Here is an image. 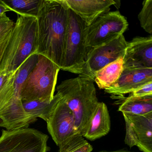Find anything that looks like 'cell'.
<instances>
[{"mask_svg": "<svg viewBox=\"0 0 152 152\" xmlns=\"http://www.w3.org/2000/svg\"><path fill=\"white\" fill-rule=\"evenodd\" d=\"M37 19V54L48 58L61 69L68 28V7L63 0H43Z\"/></svg>", "mask_w": 152, "mask_h": 152, "instance_id": "6da1fadb", "label": "cell"}, {"mask_svg": "<svg viewBox=\"0 0 152 152\" xmlns=\"http://www.w3.org/2000/svg\"><path fill=\"white\" fill-rule=\"evenodd\" d=\"M94 82L79 76L64 81L57 88L73 114L76 132L83 137L99 102Z\"/></svg>", "mask_w": 152, "mask_h": 152, "instance_id": "7a4b0ae2", "label": "cell"}, {"mask_svg": "<svg viewBox=\"0 0 152 152\" xmlns=\"http://www.w3.org/2000/svg\"><path fill=\"white\" fill-rule=\"evenodd\" d=\"M38 49L36 18L18 16L7 46L0 61V72L15 73Z\"/></svg>", "mask_w": 152, "mask_h": 152, "instance_id": "3957f363", "label": "cell"}, {"mask_svg": "<svg viewBox=\"0 0 152 152\" xmlns=\"http://www.w3.org/2000/svg\"><path fill=\"white\" fill-rule=\"evenodd\" d=\"M60 69L50 59L38 55V60L20 91L22 102H50L54 93Z\"/></svg>", "mask_w": 152, "mask_h": 152, "instance_id": "277c9868", "label": "cell"}, {"mask_svg": "<svg viewBox=\"0 0 152 152\" xmlns=\"http://www.w3.org/2000/svg\"><path fill=\"white\" fill-rule=\"evenodd\" d=\"M85 23L68 9V23L61 70L78 74L83 72L89 50L85 44Z\"/></svg>", "mask_w": 152, "mask_h": 152, "instance_id": "5b68a950", "label": "cell"}, {"mask_svg": "<svg viewBox=\"0 0 152 152\" xmlns=\"http://www.w3.org/2000/svg\"><path fill=\"white\" fill-rule=\"evenodd\" d=\"M126 18L118 11L106 12L99 16L85 29L88 49L107 44L123 35L128 29Z\"/></svg>", "mask_w": 152, "mask_h": 152, "instance_id": "8992f818", "label": "cell"}, {"mask_svg": "<svg viewBox=\"0 0 152 152\" xmlns=\"http://www.w3.org/2000/svg\"><path fill=\"white\" fill-rule=\"evenodd\" d=\"M49 137L32 128L2 130L0 137V152H48Z\"/></svg>", "mask_w": 152, "mask_h": 152, "instance_id": "52a82bcc", "label": "cell"}, {"mask_svg": "<svg viewBox=\"0 0 152 152\" xmlns=\"http://www.w3.org/2000/svg\"><path fill=\"white\" fill-rule=\"evenodd\" d=\"M127 44L123 34L107 44L90 49L83 72L80 76L94 81L97 72L120 58L123 57Z\"/></svg>", "mask_w": 152, "mask_h": 152, "instance_id": "ba28073f", "label": "cell"}, {"mask_svg": "<svg viewBox=\"0 0 152 152\" xmlns=\"http://www.w3.org/2000/svg\"><path fill=\"white\" fill-rule=\"evenodd\" d=\"M47 123L48 132L59 150L63 149L78 134L75 130L73 114L62 97Z\"/></svg>", "mask_w": 152, "mask_h": 152, "instance_id": "9c48e42d", "label": "cell"}, {"mask_svg": "<svg viewBox=\"0 0 152 152\" xmlns=\"http://www.w3.org/2000/svg\"><path fill=\"white\" fill-rule=\"evenodd\" d=\"M123 115L126 128L125 144L130 148L136 146L143 152H152V112L144 115Z\"/></svg>", "mask_w": 152, "mask_h": 152, "instance_id": "30bf717a", "label": "cell"}, {"mask_svg": "<svg viewBox=\"0 0 152 152\" xmlns=\"http://www.w3.org/2000/svg\"><path fill=\"white\" fill-rule=\"evenodd\" d=\"M124 68H152V36L136 37L128 42L123 57Z\"/></svg>", "mask_w": 152, "mask_h": 152, "instance_id": "8fae6325", "label": "cell"}, {"mask_svg": "<svg viewBox=\"0 0 152 152\" xmlns=\"http://www.w3.org/2000/svg\"><path fill=\"white\" fill-rule=\"evenodd\" d=\"M150 82H152V68H123L119 79L104 91L121 98Z\"/></svg>", "mask_w": 152, "mask_h": 152, "instance_id": "7c38bea8", "label": "cell"}, {"mask_svg": "<svg viewBox=\"0 0 152 152\" xmlns=\"http://www.w3.org/2000/svg\"><path fill=\"white\" fill-rule=\"evenodd\" d=\"M68 9L76 14L85 23L90 25L99 16L108 12L115 5L113 0H63Z\"/></svg>", "mask_w": 152, "mask_h": 152, "instance_id": "4fadbf2b", "label": "cell"}, {"mask_svg": "<svg viewBox=\"0 0 152 152\" xmlns=\"http://www.w3.org/2000/svg\"><path fill=\"white\" fill-rule=\"evenodd\" d=\"M111 129V121L107 106L104 102H99L83 137L93 141L108 134Z\"/></svg>", "mask_w": 152, "mask_h": 152, "instance_id": "5bb4252c", "label": "cell"}, {"mask_svg": "<svg viewBox=\"0 0 152 152\" xmlns=\"http://www.w3.org/2000/svg\"><path fill=\"white\" fill-rule=\"evenodd\" d=\"M123 57L106 66L96 73L94 82L100 89H105L111 87L119 79L123 70Z\"/></svg>", "mask_w": 152, "mask_h": 152, "instance_id": "9a60e30c", "label": "cell"}, {"mask_svg": "<svg viewBox=\"0 0 152 152\" xmlns=\"http://www.w3.org/2000/svg\"><path fill=\"white\" fill-rule=\"evenodd\" d=\"M61 95L57 92L50 102L31 101L22 102L25 111L31 116L37 120L38 117L42 118L47 122L60 99Z\"/></svg>", "mask_w": 152, "mask_h": 152, "instance_id": "2e32d148", "label": "cell"}, {"mask_svg": "<svg viewBox=\"0 0 152 152\" xmlns=\"http://www.w3.org/2000/svg\"><path fill=\"white\" fill-rule=\"evenodd\" d=\"M118 111L122 113L144 115L152 112V96L134 97L129 96L124 99Z\"/></svg>", "mask_w": 152, "mask_h": 152, "instance_id": "e0dca14e", "label": "cell"}, {"mask_svg": "<svg viewBox=\"0 0 152 152\" xmlns=\"http://www.w3.org/2000/svg\"><path fill=\"white\" fill-rule=\"evenodd\" d=\"M10 11L19 15L37 18L43 0H8L2 1Z\"/></svg>", "mask_w": 152, "mask_h": 152, "instance_id": "ac0fdd59", "label": "cell"}, {"mask_svg": "<svg viewBox=\"0 0 152 152\" xmlns=\"http://www.w3.org/2000/svg\"><path fill=\"white\" fill-rule=\"evenodd\" d=\"M15 73L0 72V113L10 103L15 95Z\"/></svg>", "mask_w": 152, "mask_h": 152, "instance_id": "d6986e66", "label": "cell"}, {"mask_svg": "<svg viewBox=\"0 0 152 152\" xmlns=\"http://www.w3.org/2000/svg\"><path fill=\"white\" fill-rule=\"evenodd\" d=\"M37 60L38 54L32 55L16 72L15 77V95L16 96L20 97L19 93L21 87L36 65Z\"/></svg>", "mask_w": 152, "mask_h": 152, "instance_id": "ffe728a7", "label": "cell"}, {"mask_svg": "<svg viewBox=\"0 0 152 152\" xmlns=\"http://www.w3.org/2000/svg\"><path fill=\"white\" fill-rule=\"evenodd\" d=\"M92 145L80 134H76L71 141L61 150L58 152H91Z\"/></svg>", "mask_w": 152, "mask_h": 152, "instance_id": "44dd1931", "label": "cell"}, {"mask_svg": "<svg viewBox=\"0 0 152 152\" xmlns=\"http://www.w3.org/2000/svg\"><path fill=\"white\" fill-rule=\"evenodd\" d=\"M140 26L146 32L152 34V0H145L138 15Z\"/></svg>", "mask_w": 152, "mask_h": 152, "instance_id": "7402d4cb", "label": "cell"}, {"mask_svg": "<svg viewBox=\"0 0 152 152\" xmlns=\"http://www.w3.org/2000/svg\"><path fill=\"white\" fill-rule=\"evenodd\" d=\"M15 24L6 14L0 16V38L10 32L13 30Z\"/></svg>", "mask_w": 152, "mask_h": 152, "instance_id": "603a6c76", "label": "cell"}, {"mask_svg": "<svg viewBox=\"0 0 152 152\" xmlns=\"http://www.w3.org/2000/svg\"><path fill=\"white\" fill-rule=\"evenodd\" d=\"M129 96L134 97H144L152 96V82L148 83L134 91Z\"/></svg>", "mask_w": 152, "mask_h": 152, "instance_id": "cb8c5ba5", "label": "cell"}, {"mask_svg": "<svg viewBox=\"0 0 152 152\" xmlns=\"http://www.w3.org/2000/svg\"><path fill=\"white\" fill-rule=\"evenodd\" d=\"M13 30L6 35L0 38V61L3 56L4 51L7 46L9 42L11 37Z\"/></svg>", "mask_w": 152, "mask_h": 152, "instance_id": "d4e9b609", "label": "cell"}, {"mask_svg": "<svg viewBox=\"0 0 152 152\" xmlns=\"http://www.w3.org/2000/svg\"><path fill=\"white\" fill-rule=\"evenodd\" d=\"M10 11L7 7L3 3V1L0 0V16L3 14H6V12Z\"/></svg>", "mask_w": 152, "mask_h": 152, "instance_id": "484cf974", "label": "cell"}, {"mask_svg": "<svg viewBox=\"0 0 152 152\" xmlns=\"http://www.w3.org/2000/svg\"><path fill=\"white\" fill-rule=\"evenodd\" d=\"M99 152H132L129 151H111V152H108V151H100Z\"/></svg>", "mask_w": 152, "mask_h": 152, "instance_id": "4316f807", "label": "cell"}]
</instances>
